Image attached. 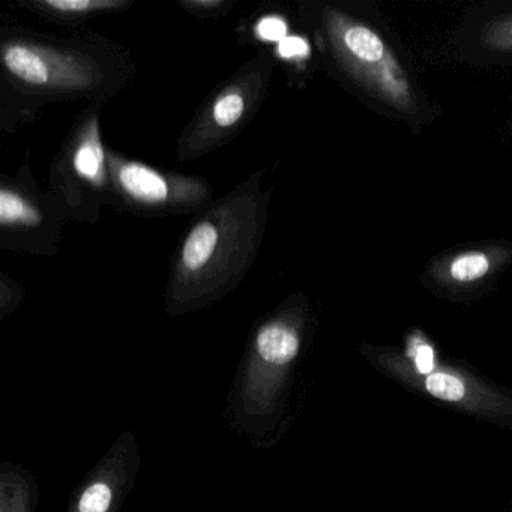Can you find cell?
Listing matches in <instances>:
<instances>
[{
	"label": "cell",
	"instance_id": "1",
	"mask_svg": "<svg viewBox=\"0 0 512 512\" xmlns=\"http://www.w3.org/2000/svg\"><path fill=\"white\" fill-rule=\"evenodd\" d=\"M127 47L97 34L59 35L0 26V130L14 134L49 104H106L133 83Z\"/></svg>",
	"mask_w": 512,
	"mask_h": 512
},
{
	"label": "cell",
	"instance_id": "2",
	"mask_svg": "<svg viewBox=\"0 0 512 512\" xmlns=\"http://www.w3.org/2000/svg\"><path fill=\"white\" fill-rule=\"evenodd\" d=\"M265 169L251 173L193 218L179 241L167 281L172 313L205 307L235 290L259 257L272 190Z\"/></svg>",
	"mask_w": 512,
	"mask_h": 512
},
{
	"label": "cell",
	"instance_id": "3",
	"mask_svg": "<svg viewBox=\"0 0 512 512\" xmlns=\"http://www.w3.org/2000/svg\"><path fill=\"white\" fill-rule=\"evenodd\" d=\"M314 34L335 67L401 113L418 109L415 89L391 47L373 28L334 5L314 13Z\"/></svg>",
	"mask_w": 512,
	"mask_h": 512
},
{
	"label": "cell",
	"instance_id": "4",
	"mask_svg": "<svg viewBox=\"0 0 512 512\" xmlns=\"http://www.w3.org/2000/svg\"><path fill=\"white\" fill-rule=\"evenodd\" d=\"M277 65L275 52L260 49L206 95L179 134L175 160L208 157L241 136L265 104Z\"/></svg>",
	"mask_w": 512,
	"mask_h": 512
},
{
	"label": "cell",
	"instance_id": "5",
	"mask_svg": "<svg viewBox=\"0 0 512 512\" xmlns=\"http://www.w3.org/2000/svg\"><path fill=\"white\" fill-rule=\"evenodd\" d=\"M103 104H89L77 115L49 169V190L68 221L94 224L103 206H112L109 146L101 130Z\"/></svg>",
	"mask_w": 512,
	"mask_h": 512
},
{
	"label": "cell",
	"instance_id": "6",
	"mask_svg": "<svg viewBox=\"0 0 512 512\" xmlns=\"http://www.w3.org/2000/svg\"><path fill=\"white\" fill-rule=\"evenodd\" d=\"M112 208L119 214L164 218L199 215L214 202L208 179L161 169L109 148Z\"/></svg>",
	"mask_w": 512,
	"mask_h": 512
},
{
	"label": "cell",
	"instance_id": "7",
	"mask_svg": "<svg viewBox=\"0 0 512 512\" xmlns=\"http://www.w3.org/2000/svg\"><path fill=\"white\" fill-rule=\"evenodd\" d=\"M67 221L55 194L32 176L29 157L14 175L0 176V250L55 256Z\"/></svg>",
	"mask_w": 512,
	"mask_h": 512
},
{
	"label": "cell",
	"instance_id": "8",
	"mask_svg": "<svg viewBox=\"0 0 512 512\" xmlns=\"http://www.w3.org/2000/svg\"><path fill=\"white\" fill-rule=\"evenodd\" d=\"M370 358L398 382L464 412L497 421L512 415L511 397L466 371L437 364L436 358L412 362L404 353L376 349L370 352Z\"/></svg>",
	"mask_w": 512,
	"mask_h": 512
},
{
	"label": "cell",
	"instance_id": "9",
	"mask_svg": "<svg viewBox=\"0 0 512 512\" xmlns=\"http://www.w3.org/2000/svg\"><path fill=\"white\" fill-rule=\"evenodd\" d=\"M302 317L301 296L287 302L284 313L266 320L256 334L254 347L260 359L271 365H287L301 350V329L296 320Z\"/></svg>",
	"mask_w": 512,
	"mask_h": 512
},
{
	"label": "cell",
	"instance_id": "10",
	"mask_svg": "<svg viewBox=\"0 0 512 512\" xmlns=\"http://www.w3.org/2000/svg\"><path fill=\"white\" fill-rule=\"evenodd\" d=\"M17 7L40 17L44 22L80 28L97 17L131 10L134 0H20Z\"/></svg>",
	"mask_w": 512,
	"mask_h": 512
},
{
	"label": "cell",
	"instance_id": "11",
	"mask_svg": "<svg viewBox=\"0 0 512 512\" xmlns=\"http://www.w3.org/2000/svg\"><path fill=\"white\" fill-rule=\"evenodd\" d=\"M497 254L487 251H466L452 257L443 269L442 278L452 284H472L487 277L496 266Z\"/></svg>",
	"mask_w": 512,
	"mask_h": 512
},
{
	"label": "cell",
	"instance_id": "12",
	"mask_svg": "<svg viewBox=\"0 0 512 512\" xmlns=\"http://www.w3.org/2000/svg\"><path fill=\"white\" fill-rule=\"evenodd\" d=\"M238 0H181L179 7L197 20H215L229 16Z\"/></svg>",
	"mask_w": 512,
	"mask_h": 512
},
{
	"label": "cell",
	"instance_id": "13",
	"mask_svg": "<svg viewBox=\"0 0 512 512\" xmlns=\"http://www.w3.org/2000/svg\"><path fill=\"white\" fill-rule=\"evenodd\" d=\"M482 46L497 52L512 50V16L502 17L485 26L481 32Z\"/></svg>",
	"mask_w": 512,
	"mask_h": 512
},
{
	"label": "cell",
	"instance_id": "14",
	"mask_svg": "<svg viewBox=\"0 0 512 512\" xmlns=\"http://www.w3.org/2000/svg\"><path fill=\"white\" fill-rule=\"evenodd\" d=\"M287 32H289V26H287L283 16L278 13H269L257 20L251 35H256V38L265 41V43L277 41L280 44L281 41L289 37Z\"/></svg>",
	"mask_w": 512,
	"mask_h": 512
},
{
	"label": "cell",
	"instance_id": "15",
	"mask_svg": "<svg viewBox=\"0 0 512 512\" xmlns=\"http://www.w3.org/2000/svg\"><path fill=\"white\" fill-rule=\"evenodd\" d=\"M275 56H277L278 61L286 62L290 68L296 70L310 58V47H308L307 41L302 40V38L289 35L286 40L278 44Z\"/></svg>",
	"mask_w": 512,
	"mask_h": 512
},
{
	"label": "cell",
	"instance_id": "16",
	"mask_svg": "<svg viewBox=\"0 0 512 512\" xmlns=\"http://www.w3.org/2000/svg\"><path fill=\"white\" fill-rule=\"evenodd\" d=\"M112 503V490L106 484H94L83 493L80 512H107Z\"/></svg>",
	"mask_w": 512,
	"mask_h": 512
},
{
	"label": "cell",
	"instance_id": "17",
	"mask_svg": "<svg viewBox=\"0 0 512 512\" xmlns=\"http://www.w3.org/2000/svg\"><path fill=\"white\" fill-rule=\"evenodd\" d=\"M23 298H25V287L16 278L5 274V272H0V304H2V310H11L14 305L22 302Z\"/></svg>",
	"mask_w": 512,
	"mask_h": 512
}]
</instances>
